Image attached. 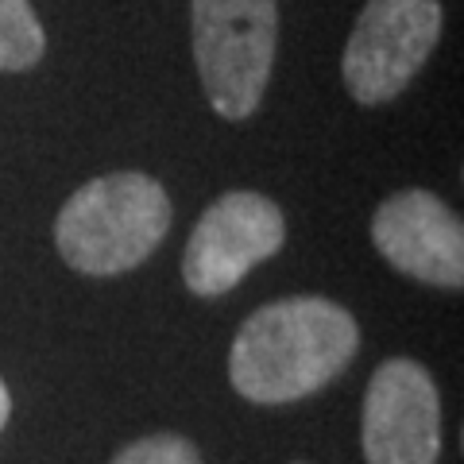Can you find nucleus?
<instances>
[{
	"label": "nucleus",
	"instance_id": "nucleus-1",
	"mask_svg": "<svg viewBox=\"0 0 464 464\" xmlns=\"http://www.w3.org/2000/svg\"><path fill=\"white\" fill-rule=\"evenodd\" d=\"M360 325L344 306L317 295L279 298L240 325L228 353V380L248 402H298L353 364Z\"/></svg>",
	"mask_w": 464,
	"mask_h": 464
},
{
	"label": "nucleus",
	"instance_id": "nucleus-2",
	"mask_svg": "<svg viewBox=\"0 0 464 464\" xmlns=\"http://www.w3.org/2000/svg\"><path fill=\"white\" fill-rule=\"evenodd\" d=\"M170 232V198L151 174L116 170L66 198L54 221L58 256L74 271L109 279L140 267Z\"/></svg>",
	"mask_w": 464,
	"mask_h": 464
},
{
	"label": "nucleus",
	"instance_id": "nucleus-3",
	"mask_svg": "<svg viewBox=\"0 0 464 464\" xmlns=\"http://www.w3.org/2000/svg\"><path fill=\"white\" fill-rule=\"evenodd\" d=\"M194 63L209 105L225 121H248L264 101L279 43L275 0H190Z\"/></svg>",
	"mask_w": 464,
	"mask_h": 464
},
{
	"label": "nucleus",
	"instance_id": "nucleus-4",
	"mask_svg": "<svg viewBox=\"0 0 464 464\" xmlns=\"http://www.w3.org/2000/svg\"><path fill=\"white\" fill-rule=\"evenodd\" d=\"M438 39V0H368L341 58V74L353 101L360 105L395 101L426 66Z\"/></svg>",
	"mask_w": 464,
	"mask_h": 464
},
{
	"label": "nucleus",
	"instance_id": "nucleus-5",
	"mask_svg": "<svg viewBox=\"0 0 464 464\" xmlns=\"http://www.w3.org/2000/svg\"><path fill=\"white\" fill-rule=\"evenodd\" d=\"M286 240L283 209L256 190H228L201 213L182 256V279L198 298L228 295Z\"/></svg>",
	"mask_w": 464,
	"mask_h": 464
},
{
	"label": "nucleus",
	"instance_id": "nucleus-6",
	"mask_svg": "<svg viewBox=\"0 0 464 464\" xmlns=\"http://www.w3.org/2000/svg\"><path fill=\"white\" fill-rule=\"evenodd\" d=\"M368 464H438L441 395L418 360L395 356L375 368L360 422Z\"/></svg>",
	"mask_w": 464,
	"mask_h": 464
},
{
	"label": "nucleus",
	"instance_id": "nucleus-7",
	"mask_svg": "<svg viewBox=\"0 0 464 464\" xmlns=\"http://www.w3.org/2000/svg\"><path fill=\"white\" fill-rule=\"evenodd\" d=\"M380 256L406 279L460 290L464 286V225L430 190L391 194L372 217Z\"/></svg>",
	"mask_w": 464,
	"mask_h": 464
},
{
	"label": "nucleus",
	"instance_id": "nucleus-8",
	"mask_svg": "<svg viewBox=\"0 0 464 464\" xmlns=\"http://www.w3.org/2000/svg\"><path fill=\"white\" fill-rule=\"evenodd\" d=\"M43 51H47V35L27 0H0V70H32Z\"/></svg>",
	"mask_w": 464,
	"mask_h": 464
},
{
	"label": "nucleus",
	"instance_id": "nucleus-9",
	"mask_svg": "<svg viewBox=\"0 0 464 464\" xmlns=\"http://www.w3.org/2000/svg\"><path fill=\"white\" fill-rule=\"evenodd\" d=\"M112 464H201V453L182 433H151L121 449Z\"/></svg>",
	"mask_w": 464,
	"mask_h": 464
},
{
	"label": "nucleus",
	"instance_id": "nucleus-10",
	"mask_svg": "<svg viewBox=\"0 0 464 464\" xmlns=\"http://www.w3.org/2000/svg\"><path fill=\"white\" fill-rule=\"evenodd\" d=\"M8 414H12V395H8V387H5V380H0V430H5V422H8Z\"/></svg>",
	"mask_w": 464,
	"mask_h": 464
},
{
	"label": "nucleus",
	"instance_id": "nucleus-11",
	"mask_svg": "<svg viewBox=\"0 0 464 464\" xmlns=\"http://www.w3.org/2000/svg\"><path fill=\"white\" fill-rule=\"evenodd\" d=\"M295 464H306V460H295Z\"/></svg>",
	"mask_w": 464,
	"mask_h": 464
}]
</instances>
